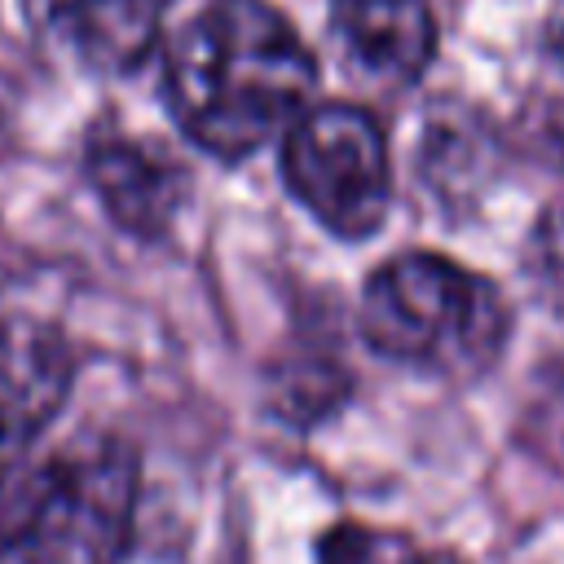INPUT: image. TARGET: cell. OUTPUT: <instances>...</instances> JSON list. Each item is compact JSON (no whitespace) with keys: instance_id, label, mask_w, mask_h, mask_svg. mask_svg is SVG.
I'll return each mask as SVG.
<instances>
[{"instance_id":"cell-7","label":"cell","mask_w":564,"mask_h":564,"mask_svg":"<svg viewBox=\"0 0 564 564\" xmlns=\"http://www.w3.org/2000/svg\"><path fill=\"white\" fill-rule=\"evenodd\" d=\"M88 185L128 234H163L185 203V167L145 137H101L88 145Z\"/></svg>"},{"instance_id":"cell-10","label":"cell","mask_w":564,"mask_h":564,"mask_svg":"<svg viewBox=\"0 0 564 564\" xmlns=\"http://www.w3.org/2000/svg\"><path fill=\"white\" fill-rule=\"evenodd\" d=\"M546 53L564 66V0H551V13H546Z\"/></svg>"},{"instance_id":"cell-4","label":"cell","mask_w":564,"mask_h":564,"mask_svg":"<svg viewBox=\"0 0 564 564\" xmlns=\"http://www.w3.org/2000/svg\"><path fill=\"white\" fill-rule=\"evenodd\" d=\"M291 194L339 238H370L392 198L388 141L361 106H308L282 137Z\"/></svg>"},{"instance_id":"cell-3","label":"cell","mask_w":564,"mask_h":564,"mask_svg":"<svg viewBox=\"0 0 564 564\" xmlns=\"http://www.w3.org/2000/svg\"><path fill=\"white\" fill-rule=\"evenodd\" d=\"M357 317L379 357L432 375H476L507 339V304L494 282L432 251L383 260L366 278Z\"/></svg>"},{"instance_id":"cell-2","label":"cell","mask_w":564,"mask_h":564,"mask_svg":"<svg viewBox=\"0 0 564 564\" xmlns=\"http://www.w3.org/2000/svg\"><path fill=\"white\" fill-rule=\"evenodd\" d=\"M137 458L115 436H75L31 467L0 511V564H119Z\"/></svg>"},{"instance_id":"cell-5","label":"cell","mask_w":564,"mask_h":564,"mask_svg":"<svg viewBox=\"0 0 564 564\" xmlns=\"http://www.w3.org/2000/svg\"><path fill=\"white\" fill-rule=\"evenodd\" d=\"M75 357L35 317H0V480L66 405Z\"/></svg>"},{"instance_id":"cell-1","label":"cell","mask_w":564,"mask_h":564,"mask_svg":"<svg viewBox=\"0 0 564 564\" xmlns=\"http://www.w3.org/2000/svg\"><path fill=\"white\" fill-rule=\"evenodd\" d=\"M317 62L264 0H212L167 48L181 132L216 159H247L308 110Z\"/></svg>"},{"instance_id":"cell-6","label":"cell","mask_w":564,"mask_h":564,"mask_svg":"<svg viewBox=\"0 0 564 564\" xmlns=\"http://www.w3.org/2000/svg\"><path fill=\"white\" fill-rule=\"evenodd\" d=\"M26 22L101 75L137 70L159 44V0H18Z\"/></svg>"},{"instance_id":"cell-9","label":"cell","mask_w":564,"mask_h":564,"mask_svg":"<svg viewBox=\"0 0 564 564\" xmlns=\"http://www.w3.org/2000/svg\"><path fill=\"white\" fill-rule=\"evenodd\" d=\"M427 551H419L401 533H379L366 524H339L322 538L317 564H423Z\"/></svg>"},{"instance_id":"cell-8","label":"cell","mask_w":564,"mask_h":564,"mask_svg":"<svg viewBox=\"0 0 564 564\" xmlns=\"http://www.w3.org/2000/svg\"><path fill=\"white\" fill-rule=\"evenodd\" d=\"M330 26L379 79L410 84L436 53V18L427 0H330Z\"/></svg>"}]
</instances>
